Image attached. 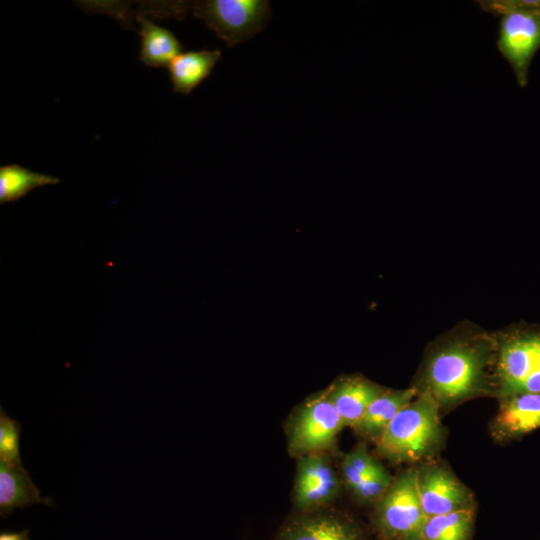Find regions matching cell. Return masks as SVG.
Returning <instances> with one entry per match:
<instances>
[{
    "label": "cell",
    "instance_id": "1",
    "mask_svg": "<svg viewBox=\"0 0 540 540\" xmlns=\"http://www.w3.org/2000/svg\"><path fill=\"white\" fill-rule=\"evenodd\" d=\"M461 327L432 346L416 386L427 392L442 410L474 397L494 396L493 333L467 325Z\"/></svg>",
    "mask_w": 540,
    "mask_h": 540
},
{
    "label": "cell",
    "instance_id": "2",
    "mask_svg": "<svg viewBox=\"0 0 540 540\" xmlns=\"http://www.w3.org/2000/svg\"><path fill=\"white\" fill-rule=\"evenodd\" d=\"M439 407L425 391L406 404L377 441L378 452L393 462H416L441 447L445 431Z\"/></svg>",
    "mask_w": 540,
    "mask_h": 540
},
{
    "label": "cell",
    "instance_id": "3",
    "mask_svg": "<svg viewBox=\"0 0 540 540\" xmlns=\"http://www.w3.org/2000/svg\"><path fill=\"white\" fill-rule=\"evenodd\" d=\"M480 8L500 16L497 48L510 64L521 87L528 82V70L540 48V0H482Z\"/></svg>",
    "mask_w": 540,
    "mask_h": 540
},
{
    "label": "cell",
    "instance_id": "4",
    "mask_svg": "<svg viewBox=\"0 0 540 540\" xmlns=\"http://www.w3.org/2000/svg\"><path fill=\"white\" fill-rule=\"evenodd\" d=\"M494 396L540 393V332L493 333Z\"/></svg>",
    "mask_w": 540,
    "mask_h": 540
},
{
    "label": "cell",
    "instance_id": "5",
    "mask_svg": "<svg viewBox=\"0 0 540 540\" xmlns=\"http://www.w3.org/2000/svg\"><path fill=\"white\" fill-rule=\"evenodd\" d=\"M426 518L417 489V469L410 468L393 479L376 502L372 521L381 540H421Z\"/></svg>",
    "mask_w": 540,
    "mask_h": 540
},
{
    "label": "cell",
    "instance_id": "6",
    "mask_svg": "<svg viewBox=\"0 0 540 540\" xmlns=\"http://www.w3.org/2000/svg\"><path fill=\"white\" fill-rule=\"evenodd\" d=\"M189 8L230 48L260 33L271 17L266 0H202Z\"/></svg>",
    "mask_w": 540,
    "mask_h": 540
},
{
    "label": "cell",
    "instance_id": "7",
    "mask_svg": "<svg viewBox=\"0 0 540 540\" xmlns=\"http://www.w3.org/2000/svg\"><path fill=\"white\" fill-rule=\"evenodd\" d=\"M343 427L328 390H325L297 413L290 429L289 449L293 454L303 456L319 453L334 443Z\"/></svg>",
    "mask_w": 540,
    "mask_h": 540
},
{
    "label": "cell",
    "instance_id": "8",
    "mask_svg": "<svg viewBox=\"0 0 540 540\" xmlns=\"http://www.w3.org/2000/svg\"><path fill=\"white\" fill-rule=\"evenodd\" d=\"M417 489L426 517L474 509L471 491L450 470L439 464L417 469Z\"/></svg>",
    "mask_w": 540,
    "mask_h": 540
},
{
    "label": "cell",
    "instance_id": "9",
    "mask_svg": "<svg viewBox=\"0 0 540 540\" xmlns=\"http://www.w3.org/2000/svg\"><path fill=\"white\" fill-rule=\"evenodd\" d=\"M273 540H367L350 518L331 511L302 512L289 520Z\"/></svg>",
    "mask_w": 540,
    "mask_h": 540
},
{
    "label": "cell",
    "instance_id": "10",
    "mask_svg": "<svg viewBox=\"0 0 540 540\" xmlns=\"http://www.w3.org/2000/svg\"><path fill=\"white\" fill-rule=\"evenodd\" d=\"M297 471L294 499L302 512L319 510L337 494L338 479L325 456H302Z\"/></svg>",
    "mask_w": 540,
    "mask_h": 540
},
{
    "label": "cell",
    "instance_id": "11",
    "mask_svg": "<svg viewBox=\"0 0 540 540\" xmlns=\"http://www.w3.org/2000/svg\"><path fill=\"white\" fill-rule=\"evenodd\" d=\"M540 428V393H520L500 399L491 433L497 441L519 439Z\"/></svg>",
    "mask_w": 540,
    "mask_h": 540
},
{
    "label": "cell",
    "instance_id": "12",
    "mask_svg": "<svg viewBox=\"0 0 540 540\" xmlns=\"http://www.w3.org/2000/svg\"><path fill=\"white\" fill-rule=\"evenodd\" d=\"M327 390L344 426L354 427L385 389L362 376H348Z\"/></svg>",
    "mask_w": 540,
    "mask_h": 540
},
{
    "label": "cell",
    "instance_id": "13",
    "mask_svg": "<svg viewBox=\"0 0 540 540\" xmlns=\"http://www.w3.org/2000/svg\"><path fill=\"white\" fill-rule=\"evenodd\" d=\"M40 495L20 461L0 460V512L7 516L17 507L32 504H51Z\"/></svg>",
    "mask_w": 540,
    "mask_h": 540
},
{
    "label": "cell",
    "instance_id": "14",
    "mask_svg": "<svg viewBox=\"0 0 540 540\" xmlns=\"http://www.w3.org/2000/svg\"><path fill=\"white\" fill-rule=\"evenodd\" d=\"M418 393L416 386L397 390L385 389L353 428L362 436L377 442L397 413Z\"/></svg>",
    "mask_w": 540,
    "mask_h": 540
},
{
    "label": "cell",
    "instance_id": "15",
    "mask_svg": "<svg viewBox=\"0 0 540 540\" xmlns=\"http://www.w3.org/2000/svg\"><path fill=\"white\" fill-rule=\"evenodd\" d=\"M220 57L219 49L188 51L177 55L167 67L173 92L190 94L209 77Z\"/></svg>",
    "mask_w": 540,
    "mask_h": 540
},
{
    "label": "cell",
    "instance_id": "16",
    "mask_svg": "<svg viewBox=\"0 0 540 540\" xmlns=\"http://www.w3.org/2000/svg\"><path fill=\"white\" fill-rule=\"evenodd\" d=\"M141 36L140 60L148 67H168L180 54L182 44L170 30L155 24L143 14L136 15Z\"/></svg>",
    "mask_w": 540,
    "mask_h": 540
},
{
    "label": "cell",
    "instance_id": "17",
    "mask_svg": "<svg viewBox=\"0 0 540 540\" xmlns=\"http://www.w3.org/2000/svg\"><path fill=\"white\" fill-rule=\"evenodd\" d=\"M474 519V509L427 517L421 540H472Z\"/></svg>",
    "mask_w": 540,
    "mask_h": 540
},
{
    "label": "cell",
    "instance_id": "18",
    "mask_svg": "<svg viewBox=\"0 0 540 540\" xmlns=\"http://www.w3.org/2000/svg\"><path fill=\"white\" fill-rule=\"evenodd\" d=\"M59 178L31 171L18 164L0 167V203L14 202L24 197L33 189L57 184Z\"/></svg>",
    "mask_w": 540,
    "mask_h": 540
},
{
    "label": "cell",
    "instance_id": "19",
    "mask_svg": "<svg viewBox=\"0 0 540 540\" xmlns=\"http://www.w3.org/2000/svg\"><path fill=\"white\" fill-rule=\"evenodd\" d=\"M376 461L364 445L350 451L342 461V475L346 485L354 491Z\"/></svg>",
    "mask_w": 540,
    "mask_h": 540
},
{
    "label": "cell",
    "instance_id": "20",
    "mask_svg": "<svg viewBox=\"0 0 540 540\" xmlns=\"http://www.w3.org/2000/svg\"><path fill=\"white\" fill-rule=\"evenodd\" d=\"M392 480L387 470L376 460L353 492L362 501L377 502L389 488Z\"/></svg>",
    "mask_w": 540,
    "mask_h": 540
},
{
    "label": "cell",
    "instance_id": "21",
    "mask_svg": "<svg viewBox=\"0 0 540 540\" xmlns=\"http://www.w3.org/2000/svg\"><path fill=\"white\" fill-rule=\"evenodd\" d=\"M20 425L1 409L0 416V460L20 461L19 457Z\"/></svg>",
    "mask_w": 540,
    "mask_h": 540
},
{
    "label": "cell",
    "instance_id": "22",
    "mask_svg": "<svg viewBox=\"0 0 540 540\" xmlns=\"http://www.w3.org/2000/svg\"><path fill=\"white\" fill-rule=\"evenodd\" d=\"M0 540H29L28 531L25 530L21 533H2Z\"/></svg>",
    "mask_w": 540,
    "mask_h": 540
}]
</instances>
